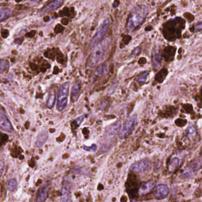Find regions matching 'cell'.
Here are the masks:
<instances>
[{
    "label": "cell",
    "instance_id": "cell-16",
    "mask_svg": "<svg viewBox=\"0 0 202 202\" xmlns=\"http://www.w3.org/2000/svg\"><path fill=\"white\" fill-rule=\"evenodd\" d=\"M48 138V131H43L39 134L37 138L36 145L37 148H40L43 145V144L46 141Z\"/></svg>",
    "mask_w": 202,
    "mask_h": 202
},
{
    "label": "cell",
    "instance_id": "cell-26",
    "mask_svg": "<svg viewBox=\"0 0 202 202\" xmlns=\"http://www.w3.org/2000/svg\"><path fill=\"white\" fill-rule=\"evenodd\" d=\"M83 119H84V116L81 115V116L77 117V118L75 119V121H76V124H77L78 126H79L81 124V123L82 122V121H83Z\"/></svg>",
    "mask_w": 202,
    "mask_h": 202
},
{
    "label": "cell",
    "instance_id": "cell-25",
    "mask_svg": "<svg viewBox=\"0 0 202 202\" xmlns=\"http://www.w3.org/2000/svg\"><path fill=\"white\" fill-rule=\"evenodd\" d=\"M4 162L2 160L0 159V177L2 174V172H4Z\"/></svg>",
    "mask_w": 202,
    "mask_h": 202
},
{
    "label": "cell",
    "instance_id": "cell-28",
    "mask_svg": "<svg viewBox=\"0 0 202 202\" xmlns=\"http://www.w3.org/2000/svg\"><path fill=\"white\" fill-rule=\"evenodd\" d=\"M195 30H197V31H201V30H202V23L196 24V26H195Z\"/></svg>",
    "mask_w": 202,
    "mask_h": 202
},
{
    "label": "cell",
    "instance_id": "cell-19",
    "mask_svg": "<svg viewBox=\"0 0 202 202\" xmlns=\"http://www.w3.org/2000/svg\"><path fill=\"white\" fill-rule=\"evenodd\" d=\"M187 133V135L188 138L190 140H193L194 139L195 137L196 136L197 134V131H196V128H195L194 126L193 125H190L189 126V127L187 128V130L186 131Z\"/></svg>",
    "mask_w": 202,
    "mask_h": 202
},
{
    "label": "cell",
    "instance_id": "cell-10",
    "mask_svg": "<svg viewBox=\"0 0 202 202\" xmlns=\"http://www.w3.org/2000/svg\"><path fill=\"white\" fill-rule=\"evenodd\" d=\"M71 183L65 180L63 183L62 198L63 202H69L71 199Z\"/></svg>",
    "mask_w": 202,
    "mask_h": 202
},
{
    "label": "cell",
    "instance_id": "cell-18",
    "mask_svg": "<svg viewBox=\"0 0 202 202\" xmlns=\"http://www.w3.org/2000/svg\"><path fill=\"white\" fill-rule=\"evenodd\" d=\"M56 101V95L55 92L53 90H50L49 97L48 98V102H47V107L49 109H52L53 107L54 104Z\"/></svg>",
    "mask_w": 202,
    "mask_h": 202
},
{
    "label": "cell",
    "instance_id": "cell-7",
    "mask_svg": "<svg viewBox=\"0 0 202 202\" xmlns=\"http://www.w3.org/2000/svg\"><path fill=\"white\" fill-rule=\"evenodd\" d=\"M150 166V161L147 159H143L132 164L131 170L136 173H141L148 170Z\"/></svg>",
    "mask_w": 202,
    "mask_h": 202
},
{
    "label": "cell",
    "instance_id": "cell-4",
    "mask_svg": "<svg viewBox=\"0 0 202 202\" xmlns=\"http://www.w3.org/2000/svg\"><path fill=\"white\" fill-rule=\"evenodd\" d=\"M70 88V83L65 82L62 84L59 90L58 98H57V109L59 111H62L65 109L67 104V96L69 94Z\"/></svg>",
    "mask_w": 202,
    "mask_h": 202
},
{
    "label": "cell",
    "instance_id": "cell-1",
    "mask_svg": "<svg viewBox=\"0 0 202 202\" xmlns=\"http://www.w3.org/2000/svg\"><path fill=\"white\" fill-rule=\"evenodd\" d=\"M111 40L107 37L98 44L92 50L87 62L89 67H94L103 59L109 48Z\"/></svg>",
    "mask_w": 202,
    "mask_h": 202
},
{
    "label": "cell",
    "instance_id": "cell-6",
    "mask_svg": "<svg viewBox=\"0 0 202 202\" xmlns=\"http://www.w3.org/2000/svg\"><path fill=\"white\" fill-rule=\"evenodd\" d=\"M109 25V20L108 18L105 19L103 22L102 23L101 26L98 28L96 31V33L94 36L93 39L90 43V45L92 46H94L98 43L101 40V39L104 36L107 31Z\"/></svg>",
    "mask_w": 202,
    "mask_h": 202
},
{
    "label": "cell",
    "instance_id": "cell-17",
    "mask_svg": "<svg viewBox=\"0 0 202 202\" xmlns=\"http://www.w3.org/2000/svg\"><path fill=\"white\" fill-rule=\"evenodd\" d=\"M12 15V11L9 8L0 9V21L10 17Z\"/></svg>",
    "mask_w": 202,
    "mask_h": 202
},
{
    "label": "cell",
    "instance_id": "cell-5",
    "mask_svg": "<svg viewBox=\"0 0 202 202\" xmlns=\"http://www.w3.org/2000/svg\"><path fill=\"white\" fill-rule=\"evenodd\" d=\"M138 118L136 115H132L127 120L120 132L119 138L121 139L125 138L131 134V132L133 131V130L135 127Z\"/></svg>",
    "mask_w": 202,
    "mask_h": 202
},
{
    "label": "cell",
    "instance_id": "cell-22",
    "mask_svg": "<svg viewBox=\"0 0 202 202\" xmlns=\"http://www.w3.org/2000/svg\"><path fill=\"white\" fill-rule=\"evenodd\" d=\"M83 149L89 152H95V151L96 150L97 147L95 144H93L92 145L88 147V146H86V145H83Z\"/></svg>",
    "mask_w": 202,
    "mask_h": 202
},
{
    "label": "cell",
    "instance_id": "cell-9",
    "mask_svg": "<svg viewBox=\"0 0 202 202\" xmlns=\"http://www.w3.org/2000/svg\"><path fill=\"white\" fill-rule=\"evenodd\" d=\"M169 190L168 187L165 184H159L157 186L155 189V197L157 199L161 200L165 199L168 196Z\"/></svg>",
    "mask_w": 202,
    "mask_h": 202
},
{
    "label": "cell",
    "instance_id": "cell-23",
    "mask_svg": "<svg viewBox=\"0 0 202 202\" xmlns=\"http://www.w3.org/2000/svg\"><path fill=\"white\" fill-rule=\"evenodd\" d=\"M107 69V66H106V65H102L100 66L99 67H98L96 73L98 75L104 73L106 72Z\"/></svg>",
    "mask_w": 202,
    "mask_h": 202
},
{
    "label": "cell",
    "instance_id": "cell-14",
    "mask_svg": "<svg viewBox=\"0 0 202 202\" xmlns=\"http://www.w3.org/2000/svg\"><path fill=\"white\" fill-rule=\"evenodd\" d=\"M80 94V85L78 82H76L73 84L71 92V101L75 102L77 101Z\"/></svg>",
    "mask_w": 202,
    "mask_h": 202
},
{
    "label": "cell",
    "instance_id": "cell-3",
    "mask_svg": "<svg viewBox=\"0 0 202 202\" xmlns=\"http://www.w3.org/2000/svg\"><path fill=\"white\" fill-rule=\"evenodd\" d=\"M147 13L148 10L146 8L138 9L137 11L132 13L130 17L127 24L128 30L129 31H132L138 26H139L144 20Z\"/></svg>",
    "mask_w": 202,
    "mask_h": 202
},
{
    "label": "cell",
    "instance_id": "cell-12",
    "mask_svg": "<svg viewBox=\"0 0 202 202\" xmlns=\"http://www.w3.org/2000/svg\"><path fill=\"white\" fill-rule=\"evenodd\" d=\"M155 182L153 180H151L143 183L139 189V193L141 196L146 195L150 192L154 187Z\"/></svg>",
    "mask_w": 202,
    "mask_h": 202
},
{
    "label": "cell",
    "instance_id": "cell-27",
    "mask_svg": "<svg viewBox=\"0 0 202 202\" xmlns=\"http://www.w3.org/2000/svg\"><path fill=\"white\" fill-rule=\"evenodd\" d=\"M140 51H141L140 48H135L134 49V50L133 51L132 53V57H135L136 55H137L140 52Z\"/></svg>",
    "mask_w": 202,
    "mask_h": 202
},
{
    "label": "cell",
    "instance_id": "cell-24",
    "mask_svg": "<svg viewBox=\"0 0 202 202\" xmlns=\"http://www.w3.org/2000/svg\"><path fill=\"white\" fill-rule=\"evenodd\" d=\"M149 75V73L148 71L143 73V74H141L138 77V81L140 82H144L146 80Z\"/></svg>",
    "mask_w": 202,
    "mask_h": 202
},
{
    "label": "cell",
    "instance_id": "cell-8",
    "mask_svg": "<svg viewBox=\"0 0 202 202\" xmlns=\"http://www.w3.org/2000/svg\"><path fill=\"white\" fill-rule=\"evenodd\" d=\"M0 128L7 132H12V127L5 111L0 105Z\"/></svg>",
    "mask_w": 202,
    "mask_h": 202
},
{
    "label": "cell",
    "instance_id": "cell-2",
    "mask_svg": "<svg viewBox=\"0 0 202 202\" xmlns=\"http://www.w3.org/2000/svg\"><path fill=\"white\" fill-rule=\"evenodd\" d=\"M121 123L120 121H117L113 123V124L111 125L107 130L105 131L103 143L101 145L100 150L101 151H105L111 146V140H113V138L115 137L121 130Z\"/></svg>",
    "mask_w": 202,
    "mask_h": 202
},
{
    "label": "cell",
    "instance_id": "cell-15",
    "mask_svg": "<svg viewBox=\"0 0 202 202\" xmlns=\"http://www.w3.org/2000/svg\"><path fill=\"white\" fill-rule=\"evenodd\" d=\"M152 62L155 69L157 70L160 67L161 62V56L159 50H154L153 52Z\"/></svg>",
    "mask_w": 202,
    "mask_h": 202
},
{
    "label": "cell",
    "instance_id": "cell-11",
    "mask_svg": "<svg viewBox=\"0 0 202 202\" xmlns=\"http://www.w3.org/2000/svg\"><path fill=\"white\" fill-rule=\"evenodd\" d=\"M49 187H50L49 183H45L42 186L40 190L39 191L38 196L37 197L36 202H43L46 199V198L48 197V193L49 191Z\"/></svg>",
    "mask_w": 202,
    "mask_h": 202
},
{
    "label": "cell",
    "instance_id": "cell-13",
    "mask_svg": "<svg viewBox=\"0 0 202 202\" xmlns=\"http://www.w3.org/2000/svg\"><path fill=\"white\" fill-rule=\"evenodd\" d=\"M63 2V0H54L53 1L48 4L46 6L44 7L43 9L42 12L43 14H46L52 11H53L56 8L62 6Z\"/></svg>",
    "mask_w": 202,
    "mask_h": 202
},
{
    "label": "cell",
    "instance_id": "cell-20",
    "mask_svg": "<svg viewBox=\"0 0 202 202\" xmlns=\"http://www.w3.org/2000/svg\"><path fill=\"white\" fill-rule=\"evenodd\" d=\"M17 186V182L16 180L14 178H11L8 181V189L11 192L14 191V190H16Z\"/></svg>",
    "mask_w": 202,
    "mask_h": 202
},
{
    "label": "cell",
    "instance_id": "cell-21",
    "mask_svg": "<svg viewBox=\"0 0 202 202\" xmlns=\"http://www.w3.org/2000/svg\"><path fill=\"white\" fill-rule=\"evenodd\" d=\"M9 65L10 63L8 60L4 59L0 60V73L4 71Z\"/></svg>",
    "mask_w": 202,
    "mask_h": 202
}]
</instances>
